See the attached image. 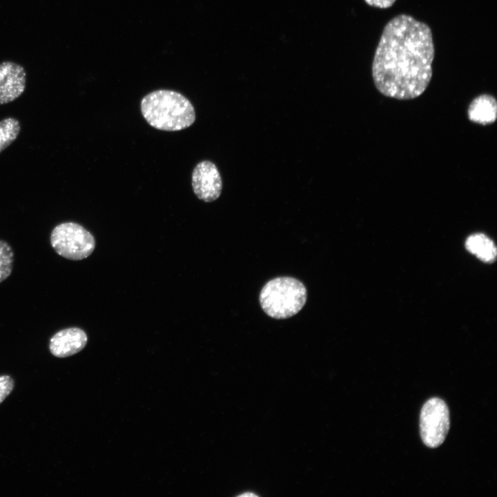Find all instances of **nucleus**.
<instances>
[{
  "instance_id": "obj_3",
  "label": "nucleus",
  "mask_w": 497,
  "mask_h": 497,
  "mask_svg": "<svg viewBox=\"0 0 497 497\" xmlns=\"http://www.w3.org/2000/svg\"><path fill=\"white\" fill-rule=\"evenodd\" d=\"M306 298V289L300 281L291 277H279L264 286L260 292V302L269 316L286 319L302 309Z\"/></svg>"
},
{
  "instance_id": "obj_11",
  "label": "nucleus",
  "mask_w": 497,
  "mask_h": 497,
  "mask_svg": "<svg viewBox=\"0 0 497 497\" xmlns=\"http://www.w3.org/2000/svg\"><path fill=\"white\" fill-rule=\"evenodd\" d=\"M21 130L18 119L8 117L0 121V153L17 138Z\"/></svg>"
},
{
  "instance_id": "obj_8",
  "label": "nucleus",
  "mask_w": 497,
  "mask_h": 497,
  "mask_svg": "<svg viewBox=\"0 0 497 497\" xmlns=\"http://www.w3.org/2000/svg\"><path fill=\"white\" fill-rule=\"evenodd\" d=\"M88 337L84 330L70 327L57 331L50 340L49 350L57 358H66L81 351L86 345Z\"/></svg>"
},
{
  "instance_id": "obj_5",
  "label": "nucleus",
  "mask_w": 497,
  "mask_h": 497,
  "mask_svg": "<svg viewBox=\"0 0 497 497\" xmlns=\"http://www.w3.org/2000/svg\"><path fill=\"white\" fill-rule=\"evenodd\" d=\"M449 425V409L442 400L432 398L424 404L420 416V431L426 446H440L445 440Z\"/></svg>"
},
{
  "instance_id": "obj_7",
  "label": "nucleus",
  "mask_w": 497,
  "mask_h": 497,
  "mask_svg": "<svg viewBox=\"0 0 497 497\" xmlns=\"http://www.w3.org/2000/svg\"><path fill=\"white\" fill-rule=\"evenodd\" d=\"M26 72L19 64L12 61L0 64V104H6L19 97L25 90Z\"/></svg>"
},
{
  "instance_id": "obj_6",
  "label": "nucleus",
  "mask_w": 497,
  "mask_h": 497,
  "mask_svg": "<svg viewBox=\"0 0 497 497\" xmlns=\"http://www.w3.org/2000/svg\"><path fill=\"white\" fill-rule=\"evenodd\" d=\"M192 186L199 199L206 202L216 200L222 192V181L215 164L208 160L197 164L192 173Z\"/></svg>"
},
{
  "instance_id": "obj_2",
  "label": "nucleus",
  "mask_w": 497,
  "mask_h": 497,
  "mask_svg": "<svg viewBox=\"0 0 497 497\" xmlns=\"http://www.w3.org/2000/svg\"><path fill=\"white\" fill-rule=\"evenodd\" d=\"M141 111L149 125L165 131L182 130L195 120L191 101L179 92L169 90H158L146 95L142 99Z\"/></svg>"
},
{
  "instance_id": "obj_14",
  "label": "nucleus",
  "mask_w": 497,
  "mask_h": 497,
  "mask_svg": "<svg viewBox=\"0 0 497 497\" xmlns=\"http://www.w3.org/2000/svg\"><path fill=\"white\" fill-rule=\"evenodd\" d=\"M370 6L379 8H388L393 6L396 0H364Z\"/></svg>"
},
{
  "instance_id": "obj_13",
  "label": "nucleus",
  "mask_w": 497,
  "mask_h": 497,
  "mask_svg": "<svg viewBox=\"0 0 497 497\" xmlns=\"http://www.w3.org/2000/svg\"><path fill=\"white\" fill-rule=\"evenodd\" d=\"M14 385V380L10 376H0V404L10 394Z\"/></svg>"
},
{
  "instance_id": "obj_9",
  "label": "nucleus",
  "mask_w": 497,
  "mask_h": 497,
  "mask_svg": "<svg viewBox=\"0 0 497 497\" xmlns=\"http://www.w3.org/2000/svg\"><path fill=\"white\" fill-rule=\"evenodd\" d=\"M468 117L473 122L487 125L497 117V102L490 95L483 94L476 97L468 108Z\"/></svg>"
},
{
  "instance_id": "obj_12",
  "label": "nucleus",
  "mask_w": 497,
  "mask_h": 497,
  "mask_svg": "<svg viewBox=\"0 0 497 497\" xmlns=\"http://www.w3.org/2000/svg\"><path fill=\"white\" fill-rule=\"evenodd\" d=\"M14 263V252L10 245L0 240V283L11 274Z\"/></svg>"
},
{
  "instance_id": "obj_4",
  "label": "nucleus",
  "mask_w": 497,
  "mask_h": 497,
  "mask_svg": "<svg viewBox=\"0 0 497 497\" xmlns=\"http://www.w3.org/2000/svg\"><path fill=\"white\" fill-rule=\"evenodd\" d=\"M50 244L60 256L71 260H84L95 248L94 236L81 225L67 222L55 226L50 236Z\"/></svg>"
},
{
  "instance_id": "obj_1",
  "label": "nucleus",
  "mask_w": 497,
  "mask_h": 497,
  "mask_svg": "<svg viewBox=\"0 0 497 497\" xmlns=\"http://www.w3.org/2000/svg\"><path fill=\"white\" fill-rule=\"evenodd\" d=\"M434 54L427 23L405 14L396 16L385 25L373 59L377 90L397 99L419 97L431 79Z\"/></svg>"
},
{
  "instance_id": "obj_10",
  "label": "nucleus",
  "mask_w": 497,
  "mask_h": 497,
  "mask_svg": "<svg viewBox=\"0 0 497 497\" xmlns=\"http://www.w3.org/2000/svg\"><path fill=\"white\" fill-rule=\"evenodd\" d=\"M467 249L480 260L491 262L496 259V247L493 241L483 233L470 235L465 242Z\"/></svg>"
}]
</instances>
